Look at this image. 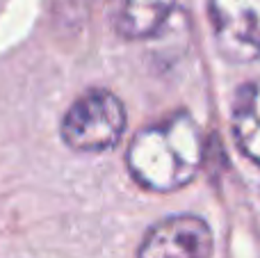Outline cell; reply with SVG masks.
<instances>
[{"label": "cell", "mask_w": 260, "mask_h": 258, "mask_svg": "<svg viewBox=\"0 0 260 258\" xmlns=\"http://www.w3.org/2000/svg\"><path fill=\"white\" fill-rule=\"evenodd\" d=\"M128 172L151 192L185 187L203 165V135L187 112L144 126L126 151Z\"/></svg>", "instance_id": "6da1fadb"}, {"label": "cell", "mask_w": 260, "mask_h": 258, "mask_svg": "<svg viewBox=\"0 0 260 258\" xmlns=\"http://www.w3.org/2000/svg\"><path fill=\"white\" fill-rule=\"evenodd\" d=\"M128 114L123 101L110 89L80 94L62 117V140L78 153H101L121 142Z\"/></svg>", "instance_id": "7a4b0ae2"}, {"label": "cell", "mask_w": 260, "mask_h": 258, "mask_svg": "<svg viewBox=\"0 0 260 258\" xmlns=\"http://www.w3.org/2000/svg\"><path fill=\"white\" fill-rule=\"evenodd\" d=\"M210 25L219 55L231 64L260 57V0H210Z\"/></svg>", "instance_id": "3957f363"}, {"label": "cell", "mask_w": 260, "mask_h": 258, "mask_svg": "<svg viewBox=\"0 0 260 258\" xmlns=\"http://www.w3.org/2000/svg\"><path fill=\"white\" fill-rule=\"evenodd\" d=\"M215 238L199 215H169L148 229L137 258H210Z\"/></svg>", "instance_id": "277c9868"}, {"label": "cell", "mask_w": 260, "mask_h": 258, "mask_svg": "<svg viewBox=\"0 0 260 258\" xmlns=\"http://www.w3.org/2000/svg\"><path fill=\"white\" fill-rule=\"evenodd\" d=\"M178 0H112L110 23L123 39H153L167 27Z\"/></svg>", "instance_id": "5b68a950"}, {"label": "cell", "mask_w": 260, "mask_h": 258, "mask_svg": "<svg viewBox=\"0 0 260 258\" xmlns=\"http://www.w3.org/2000/svg\"><path fill=\"white\" fill-rule=\"evenodd\" d=\"M233 135L240 151L260 167V78L238 91L233 105Z\"/></svg>", "instance_id": "8992f818"}]
</instances>
